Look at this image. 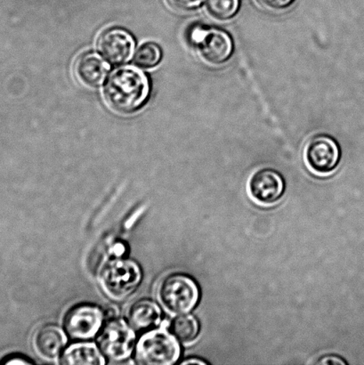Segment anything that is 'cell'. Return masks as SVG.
<instances>
[{
    "mask_svg": "<svg viewBox=\"0 0 364 365\" xmlns=\"http://www.w3.org/2000/svg\"><path fill=\"white\" fill-rule=\"evenodd\" d=\"M150 92L149 81L137 68L121 67L107 81L105 96L110 108L120 113H133L144 105Z\"/></svg>",
    "mask_w": 364,
    "mask_h": 365,
    "instance_id": "obj_1",
    "label": "cell"
},
{
    "mask_svg": "<svg viewBox=\"0 0 364 365\" xmlns=\"http://www.w3.org/2000/svg\"><path fill=\"white\" fill-rule=\"evenodd\" d=\"M142 274L134 260L118 257L110 259L100 268L98 284L107 298L113 302H123L137 291Z\"/></svg>",
    "mask_w": 364,
    "mask_h": 365,
    "instance_id": "obj_2",
    "label": "cell"
},
{
    "mask_svg": "<svg viewBox=\"0 0 364 365\" xmlns=\"http://www.w3.org/2000/svg\"><path fill=\"white\" fill-rule=\"evenodd\" d=\"M181 355L177 339L165 329L145 332L135 346V362L142 365H171Z\"/></svg>",
    "mask_w": 364,
    "mask_h": 365,
    "instance_id": "obj_3",
    "label": "cell"
},
{
    "mask_svg": "<svg viewBox=\"0 0 364 365\" xmlns=\"http://www.w3.org/2000/svg\"><path fill=\"white\" fill-rule=\"evenodd\" d=\"M158 297L169 312L183 314L190 312L197 305L199 286L194 279L187 274H170L160 282Z\"/></svg>",
    "mask_w": 364,
    "mask_h": 365,
    "instance_id": "obj_4",
    "label": "cell"
},
{
    "mask_svg": "<svg viewBox=\"0 0 364 365\" xmlns=\"http://www.w3.org/2000/svg\"><path fill=\"white\" fill-rule=\"evenodd\" d=\"M135 341L134 328L118 317L107 322L98 339L100 351L113 362H123L130 359L134 351Z\"/></svg>",
    "mask_w": 364,
    "mask_h": 365,
    "instance_id": "obj_5",
    "label": "cell"
},
{
    "mask_svg": "<svg viewBox=\"0 0 364 365\" xmlns=\"http://www.w3.org/2000/svg\"><path fill=\"white\" fill-rule=\"evenodd\" d=\"M190 38L202 58L212 66H221L233 56V38L226 31L197 25L192 29Z\"/></svg>",
    "mask_w": 364,
    "mask_h": 365,
    "instance_id": "obj_6",
    "label": "cell"
},
{
    "mask_svg": "<svg viewBox=\"0 0 364 365\" xmlns=\"http://www.w3.org/2000/svg\"><path fill=\"white\" fill-rule=\"evenodd\" d=\"M105 317V311L98 305L78 304L68 310L64 316V331L73 339L88 341L98 334Z\"/></svg>",
    "mask_w": 364,
    "mask_h": 365,
    "instance_id": "obj_7",
    "label": "cell"
},
{
    "mask_svg": "<svg viewBox=\"0 0 364 365\" xmlns=\"http://www.w3.org/2000/svg\"><path fill=\"white\" fill-rule=\"evenodd\" d=\"M304 159L308 169L319 175L333 173L340 160V148L330 135L312 138L304 150Z\"/></svg>",
    "mask_w": 364,
    "mask_h": 365,
    "instance_id": "obj_8",
    "label": "cell"
},
{
    "mask_svg": "<svg viewBox=\"0 0 364 365\" xmlns=\"http://www.w3.org/2000/svg\"><path fill=\"white\" fill-rule=\"evenodd\" d=\"M98 49L110 63L123 64L127 63L133 55L135 41L123 29H110L100 36Z\"/></svg>",
    "mask_w": 364,
    "mask_h": 365,
    "instance_id": "obj_9",
    "label": "cell"
},
{
    "mask_svg": "<svg viewBox=\"0 0 364 365\" xmlns=\"http://www.w3.org/2000/svg\"><path fill=\"white\" fill-rule=\"evenodd\" d=\"M285 189L283 176L272 169H263L252 175L249 182V191L253 199L265 205L280 200Z\"/></svg>",
    "mask_w": 364,
    "mask_h": 365,
    "instance_id": "obj_10",
    "label": "cell"
},
{
    "mask_svg": "<svg viewBox=\"0 0 364 365\" xmlns=\"http://www.w3.org/2000/svg\"><path fill=\"white\" fill-rule=\"evenodd\" d=\"M67 344L66 332L55 324H45L34 332L32 346L41 359L49 361L59 357Z\"/></svg>",
    "mask_w": 364,
    "mask_h": 365,
    "instance_id": "obj_11",
    "label": "cell"
},
{
    "mask_svg": "<svg viewBox=\"0 0 364 365\" xmlns=\"http://www.w3.org/2000/svg\"><path fill=\"white\" fill-rule=\"evenodd\" d=\"M110 66L96 53H88L80 56L74 64V74L77 80L85 87H100L108 75Z\"/></svg>",
    "mask_w": 364,
    "mask_h": 365,
    "instance_id": "obj_12",
    "label": "cell"
},
{
    "mask_svg": "<svg viewBox=\"0 0 364 365\" xmlns=\"http://www.w3.org/2000/svg\"><path fill=\"white\" fill-rule=\"evenodd\" d=\"M162 309L153 300L139 299L128 311V324L137 331L148 330L160 324Z\"/></svg>",
    "mask_w": 364,
    "mask_h": 365,
    "instance_id": "obj_13",
    "label": "cell"
},
{
    "mask_svg": "<svg viewBox=\"0 0 364 365\" xmlns=\"http://www.w3.org/2000/svg\"><path fill=\"white\" fill-rule=\"evenodd\" d=\"M61 364L103 365L105 359L93 343H77L64 350L60 356Z\"/></svg>",
    "mask_w": 364,
    "mask_h": 365,
    "instance_id": "obj_14",
    "label": "cell"
},
{
    "mask_svg": "<svg viewBox=\"0 0 364 365\" xmlns=\"http://www.w3.org/2000/svg\"><path fill=\"white\" fill-rule=\"evenodd\" d=\"M172 334L183 343H191L197 339L199 324L197 318L191 314H182L177 317L170 324Z\"/></svg>",
    "mask_w": 364,
    "mask_h": 365,
    "instance_id": "obj_15",
    "label": "cell"
},
{
    "mask_svg": "<svg viewBox=\"0 0 364 365\" xmlns=\"http://www.w3.org/2000/svg\"><path fill=\"white\" fill-rule=\"evenodd\" d=\"M207 10L215 19L227 21L233 18L240 7V0H207Z\"/></svg>",
    "mask_w": 364,
    "mask_h": 365,
    "instance_id": "obj_16",
    "label": "cell"
},
{
    "mask_svg": "<svg viewBox=\"0 0 364 365\" xmlns=\"http://www.w3.org/2000/svg\"><path fill=\"white\" fill-rule=\"evenodd\" d=\"M162 58V50L155 43H146L139 48L135 62L142 68L155 67Z\"/></svg>",
    "mask_w": 364,
    "mask_h": 365,
    "instance_id": "obj_17",
    "label": "cell"
},
{
    "mask_svg": "<svg viewBox=\"0 0 364 365\" xmlns=\"http://www.w3.org/2000/svg\"><path fill=\"white\" fill-rule=\"evenodd\" d=\"M204 0H167L175 9L188 11L197 9Z\"/></svg>",
    "mask_w": 364,
    "mask_h": 365,
    "instance_id": "obj_18",
    "label": "cell"
},
{
    "mask_svg": "<svg viewBox=\"0 0 364 365\" xmlns=\"http://www.w3.org/2000/svg\"><path fill=\"white\" fill-rule=\"evenodd\" d=\"M294 0H259L266 9L270 10H283L290 6Z\"/></svg>",
    "mask_w": 364,
    "mask_h": 365,
    "instance_id": "obj_19",
    "label": "cell"
},
{
    "mask_svg": "<svg viewBox=\"0 0 364 365\" xmlns=\"http://www.w3.org/2000/svg\"><path fill=\"white\" fill-rule=\"evenodd\" d=\"M0 364L3 365H30L33 364V362L26 359V357L21 356L20 355H11L5 357L2 361H0Z\"/></svg>",
    "mask_w": 364,
    "mask_h": 365,
    "instance_id": "obj_20",
    "label": "cell"
},
{
    "mask_svg": "<svg viewBox=\"0 0 364 365\" xmlns=\"http://www.w3.org/2000/svg\"><path fill=\"white\" fill-rule=\"evenodd\" d=\"M316 364L323 365H345L348 363L345 362L343 359H341L340 356L335 355H327L320 357V359L316 361Z\"/></svg>",
    "mask_w": 364,
    "mask_h": 365,
    "instance_id": "obj_21",
    "label": "cell"
},
{
    "mask_svg": "<svg viewBox=\"0 0 364 365\" xmlns=\"http://www.w3.org/2000/svg\"><path fill=\"white\" fill-rule=\"evenodd\" d=\"M118 309L116 307L113 306H110L107 307L105 311V317H108V319H113V318L118 317Z\"/></svg>",
    "mask_w": 364,
    "mask_h": 365,
    "instance_id": "obj_22",
    "label": "cell"
},
{
    "mask_svg": "<svg viewBox=\"0 0 364 365\" xmlns=\"http://www.w3.org/2000/svg\"><path fill=\"white\" fill-rule=\"evenodd\" d=\"M208 364L209 363L206 362V361L196 359V357H194V359H189L188 360H184V361H183V362L181 363V364H199V365Z\"/></svg>",
    "mask_w": 364,
    "mask_h": 365,
    "instance_id": "obj_23",
    "label": "cell"
}]
</instances>
